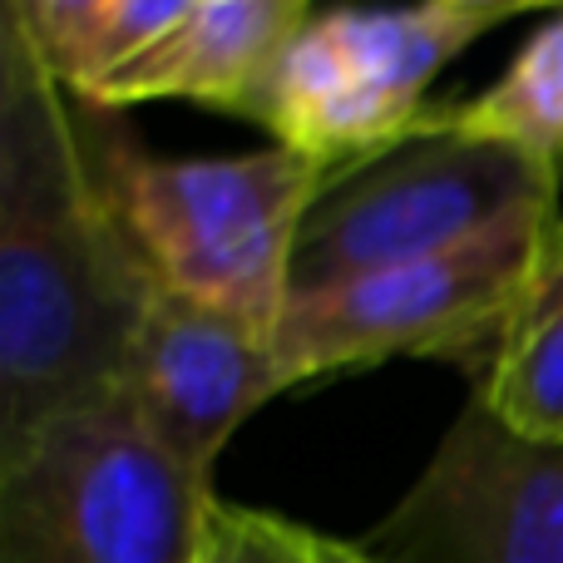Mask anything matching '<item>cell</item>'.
I'll use <instances>...</instances> for the list:
<instances>
[{
    "label": "cell",
    "mask_w": 563,
    "mask_h": 563,
    "mask_svg": "<svg viewBox=\"0 0 563 563\" xmlns=\"http://www.w3.org/2000/svg\"><path fill=\"white\" fill-rule=\"evenodd\" d=\"M158 273L134 243L79 99L15 15L0 25V445L124 396Z\"/></svg>",
    "instance_id": "cell-1"
},
{
    "label": "cell",
    "mask_w": 563,
    "mask_h": 563,
    "mask_svg": "<svg viewBox=\"0 0 563 563\" xmlns=\"http://www.w3.org/2000/svg\"><path fill=\"white\" fill-rule=\"evenodd\" d=\"M79 119L158 282L277 331L301 223L336 168L282 144L238 158H154L124 134L119 109L79 99Z\"/></svg>",
    "instance_id": "cell-2"
},
{
    "label": "cell",
    "mask_w": 563,
    "mask_h": 563,
    "mask_svg": "<svg viewBox=\"0 0 563 563\" xmlns=\"http://www.w3.org/2000/svg\"><path fill=\"white\" fill-rule=\"evenodd\" d=\"M213 499L109 396L0 445V563H198Z\"/></svg>",
    "instance_id": "cell-3"
},
{
    "label": "cell",
    "mask_w": 563,
    "mask_h": 563,
    "mask_svg": "<svg viewBox=\"0 0 563 563\" xmlns=\"http://www.w3.org/2000/svg\"><path fill=\"white\" fill-rule=\"evenodd\" d=\"M544 213H559V168L534 154L465 134H410L341 168L311 203L291 297L455 253Z\"/></svg>",
    "instance_id": "cell-4"
},
{
    "label": "cell",
    "mask_w": 563,
    "mask_h": 563,
    "mask_svg": "<svg viewBox=\"0 0 563 563\" xmlns=\"http://www.w3.org/2000/svg\"><path fill=\"white\" fill-rule=\"evenodd\" d=\"M554 223L559 213L525 218L455 253L327 291H297L277 327V356L291 386L400 356L455 361L475 376L544 263Z\"/></svg>",
    "instance_id": "cell-5"
},
{
    "label": "cell",
    "mask_w": 563,
    "mask_h": 563,
    "mask_svg": "<svg viewBox=\"0 0 563 563\" xmlns=\"http://www.w3.org/2000/svg\"><path fill=\"white\" fill-rule=\"evenodd\" d=\"M485 30L495 25L435 0L311 15L267 69L247 119L341 174L400 144L430 109L435 75Z\"/></svg>",
    "instance_id": "cell-6"
},
{
    "label": "cell",
    "mask_w": 563,
    "mask_h": 563,
    "mask_svg": "<svg viewBox=\"0 0 563 563\" xmlns=\"http://www.w3.org/2000/svg\"><path fill=\"white\" fill-rule=\"evenodd\" d=\"M361 549L376 563H563V440L515 435L470 396Z\"/></svg>",
    "instance_id": "cell-7"
},
{
    "label": "cell",
    "mask_w": 563,
    "mask_h": 563,
    "mask_svg": "<svg viewBox=\"0 0 563 563\" xmlns=\"http://www.w3.org/2000/svg\"><path fill=\"white\" fill-rule=\"evenodd\" d=\"M282 390H291V376L277 356V331L158 282L124 396L188 475L213 485L223 445Z\"/></svg>",
    "instance_id": "cell-8"
},
{
    "label": "cell",
    "mask_w": 563,
    "mask_h": 563,
    "mask_svg": "<svg viewBox=\"0 0 563 563\" xmlns=\"http://www.w3.org/2000/svg\"><path fill=\"white\" fill-rule=\"evenodd\" d=\"M307 20L311 0H203L154 49L75 95L104 109H129L144 99H198L247 119L267 69Z\"/></svg>",
    "instance_id": "cell-9"
},
{
    "label": "cell",
    "mask_w": 563,
    "mask_h": 563,
    "mask_svg": "<svg viewBox=\"0 0 563 563\" xmlns=\"http://www.w3.org/2000/svg\"><path fill=\"white\" fill-rule=\"evenodd\" d=\"M475 396L515 435L563 440V218L505 336L475 371Z\"/></svg>",
    "instance_id": "cell-10"
},
{
    "label": "cell",
    "mask_w": 563,
    "mask_h": 563,
    "mask_svg": "<svg viewBox=\"0 0 563 563\" xmlns=\"http://www.w3.org/2000/svg\"><path fill=\"white\" fill-rule=\"evenodd\" d=\"M410 134L489 139V144L525 148L563 174V10L519 45V55L495 85L460 104L426 109L410 124Z\"/></svg>",
    "instance_id": "cell-11"
},
{
    "label": "cell",
    "mask_w": 563,
    "mask_h": 563,
    "mask_svg": "<svg viewBox=\"0 0 563 563\" xmlns=\"http://www.w3.org/2000/svg\"><path fill=\"white\" fill-rule=\"evenodd\" d=\"M203 0H109L99 10V20L89 25V35L79 40L75 59L65 69L69 89H89L104 75H114L119 65L139 59L144 49H154L168 30H178Z\"/></svg>",
    "instance_id": "cell-12"
},
{
    "label": "cell",
    "mask_w": 563,
    "mask_h": 563,
    "mask_svg": "<svg viewBox=\"0 0 563 563\" xmlns=\"http://www.w3.org/2000/svg\"><path fill=\"white\" fill-rule=\"evenodd\" d=\"M311 529H297L277 515L213 499L198 563H311Z\"/></svg>",
    "instance_id": "cell-13"
},
{
    "label": "cell",
    "mask_w": 563,
    "mask_h": 563,
    "mask_svg": "<svg viewBox=\"0 0 563 563\" xmlns=\"http://www.w3.org/2000/svg\"><path fill=\"white\" fill-rule=\"evenodd\" d=\"M104 5L109 0H5V15H15L20 25H25V35L40 45L49 69L65 79L79 40L89 35V25L99 20Z\"/></svg>",
    "instance_id": "cell-14"
},
{
    "label": "cell",
    "mask_w": 563,
    "mask_h": 563,
    "mask_svg": "<svg viewBox=\"0 0 563 563\" xmlns=\"http://www.w3.org/2000/svg\"><path fill=\"white\" fill-rule=\"evenodd\" d=\"M435 5H445V10H460V15H475V20H489V25H499V20L519 15V10L563 5V0H435Z\"/></svg>",
    "instance_id": "cell-15"
},
{
    "label": "cell",
    "mask_w": 563,
    "mask_h": 563,
    "mask_svg": "<svg viewBox=\"0 0 563 563\" xmlns=\"http://www.w3.org/2000/svg\"><path fill=\"white\" fill-rule=\"evenodd\" d=\"M311 563H376L361 544H346V539H311Z\"/></svg>",
    "instance_id": "cell-16"
}]
</instances>
